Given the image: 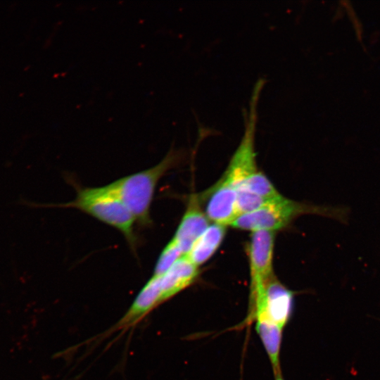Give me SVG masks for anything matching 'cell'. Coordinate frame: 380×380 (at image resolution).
<instances>
[{"instance_id":"cell-1","label":"cell","mask_w":380,"mask_h":380,"mask_svg":"<svg viewBox=\"0 0 380 380\" xmlns=\"http://www.w3.org/2000/svg\"><path fill=\"white\" fill-rule=\"evenodd\" d=\"M182 152L171 148L164 158L148 169L123 177L107 185L142 227L152 224L151 205L159 180L179 162Z\"/></svg>"},{"instance_id":"cell-2","label":"cell","mask_w":380,"mask_h":380,"mask_svg":"<svg viewBox=\"0 0 380 380\" xmlns=\"http://www.w3.org/2000/svg\"><path fill=\"white\" fill-rule=\"evenodd\" d=\"M307 213L328 217L343 223L346 222L348 217V210L346 208L301 203L281 196L253 212L239 215L230 225L252 232H274L286 227L298 216Z\"/></svg>"},{"instance_id":"cell-3","label":"cell","mask_w":380,"mask_h":380,"mask_svg":"<svg viewBox=\"0 0 380 380\" xmlns=\"http://www.w3.org/2000/svg\"><path fill=\"white\" fill-rule=\"evenodd\" d=\"M60 206L80 210L117 229L123 234L132 248H136L135 220L122 201L106 186L79 188L73 201Z\"/></svg>"},{"instance_id":"cell-4","label":"cell","mask_w":380,"mask_h":380,"mask_svg":"<svg viewBox=\"0 0 380 380\" xmlns=\"http://www.w3.org/2000/svg\"><path fill=\"white\" fill-rule=\"evenodd\" d=\"M274 241V232L266 230L252 232L249 243L251 310L263 295L266 284L273 276Z\"/></svg>"},{"instance_id":"cell-5","label":"cell","mask_w":380,"mask_h":380,"mask_svg":"<svg viewBox=\"0 0 380 380\" xmlns=\"http://www.w3.org/2000/svg\"><path fill=\"white\" fill-rule=\"evenodd\" d=\"M293 293L274 275L266 284L262 297L255 303L251 317H262L284 329L291 315Z\"/></svg>"},{"instance_id":"cell-6","label":"cell","mask_w":380,"mask_h":380,"mask_svg":"<svg viewBox=\"0 0 380 380\" xmlns=\"http://www.w3.org/2000/svg\"><path fill=\"white\" fill-rule=\"evenodd\" d=\"M198 198L201 203L204 202L206 217L214 223L230 225L239 216L236 191L222 178Z\"/></svg>"},{"instance_id":"cell-7","label":"cell","mask_w":380,"mask_h":380,"mask_svg":"<svg viewBox=\"0 0 380 380\" xmlns=\"http://www.w3.org/2000/svg\"><path fill=\"white\" fill-rule=\"evenodd\" d=\"M209 220L201 208L198 195L189 196L186 211L172 239L186 255L195 241L209 227Z\"/></svg>"},{"instance_id":"cell-8","label":"cell","mask_w":380,"mask_h":380,"mask_svg":"<svg viewBox=\"0 0 380 380\" xmlns=\"http://www.w3.org/2000/svg\"><path fill=\"white\" fill-rule=\"evenodd\" d=\"M198 274V267L183 255L166 272L156 275L159 279L163 302L190 286Z\"/></svg>"},{"instance_id":"cell-9","label":"cell","mask_w":380,"mask_h":380,"mask_svg":"<svg viewBox=\"0 0 380 380\" xmlns=\"http://www.w3.org/2000/svg\"><path fill=\"white\" fill-rule=\"evenodd\" d=\"M226 226L214 223L195 241L185 255L193 264L198 267L206 262L217 250L222 242Z\"/></svg>"},{"instance_id":"cell-10","label":"cell","mask_w":380,"mask_h":380,"mask_svg":"<svg viewBox=\"0 0 380 380\" xmlns=\"http://www.w3.org/2000/svg\"><path fill=\"white\" fill-rule=\"evenodd\" d=\"M259 334L273 367L274 374L280 372L279 354L283 329L262 317H256Z\"/></svg>"},{"instance_id":"cell-11","label":"cell","mask_w":380,"mask_h":380,"mask_svg":"<svg viewBox=\"0 0 380 380\" xmlns=\"http://www.w3.org/2000/svg\"><path fill=\"white\" fill-rule=\"evenodd\" d=\"M182 256H183V253L181 248L174 239H171L160 253L153 275L164 274Z\"/></svg>"},{"instance_id":"cell-12","label":"cell","mask_w":380,"mask_h":380,"mask_svg":"<svg viewBox=\"0 0 380 380\" xmlns=\"http://www.w3.org/2000/svg\"><path fill=\"white\" fill-rule=\"evenodd\" d=\"M267 202L269 201L248 190L236 191V208L239 215L253 212Z\"/></svg>"},{"instance_id":"cell-13","label":"cell","mask_w":380,"mask_h":380,"mask_svg":"<svg viewBox=\"0 0 380 380\" xmlns=\"http://www.w3.org/2000/svg\"><path fill=\"white\" fill-rule=\"evenodd\" d=\"M275 380H284L280 372L275 374Z\"/></svg>"}]
</instances>
